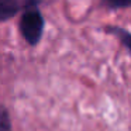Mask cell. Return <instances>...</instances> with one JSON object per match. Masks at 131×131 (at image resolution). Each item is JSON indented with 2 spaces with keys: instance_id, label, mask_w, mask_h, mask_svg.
I'll return each mask as SVG.
<instances>
[{
  "instance_id": "1",
  "label": "cell",
  "mask_w": 131,
  "mask_h": 131,
  "mask_svg": "<svg viewBox=\"0 0 131 131\" xmlns=\"http://www.w3.org/2000/svg\"><path fill=\"white\" fill-rule=\"evenodd\" d=\"M45 28V18H44L38 6L28 7L21 13L20 21H18V30L23 35L24 41L30 47H37L40 44Z\"/></svg>"
},
{
  "instance_id": "2",
  "label": "cell",
  "mask_w": 131,
  "mask_h": 131,
  "mask_svg": "<svg viewBox=\"0 0 131 131\" xmlns=\"http://www.w3.org/2000/svg\"><path fill=\"white\" fill-rule=\"evenodd\" d=\"M38 4L40 0H0V24L16 17L20 12Z\"/></svg>"
},
{
  "instance_id": "3",
  "label": "cell",
  "mask_w": 131,
  "mask_h": 131,
  "mask_svg": "<svg viewBox=\"0 0 131 131\" xmlns=\"http://www.w3.org/2000/svg\"><path fill=\"white\" fill-rule=\"evenodd\" d=\"M104 31L107 34L116 37L120 41V44L128 51V54L131 57V31L123 28V27H118V26H106Z\"/></svg>"
},
{
  "instance_id": "4",
  "label": "cell",
  "mask_w": 131,
  "mask_h": 131,
  "mask_svg": "<svg viewBox=\"0 0 131 131\" xmlns=\"http://www.w3.org/2000/svg\"><path fill=\"white\" fill-rule=\"evenodd\" d=\"M100 6L106 10H118L131 7V0H100Z\"/></svg>"
},
{
  "instance_id": "5",
  "label": "cell",
  "mask_w": 131,
  "mask_h": 131,
  "mask_svg": "<svg viewBox=\"0 0 131 131\" xmlns=\"http://www.w3.org/2000/svg\"><path fill=\"white\" fill-rule=\"evenodd\" d=\"M0 131H13L9 110L2 104H0Z\"/></svg>"
}]
</instances>
